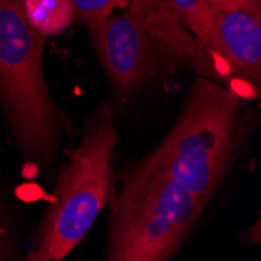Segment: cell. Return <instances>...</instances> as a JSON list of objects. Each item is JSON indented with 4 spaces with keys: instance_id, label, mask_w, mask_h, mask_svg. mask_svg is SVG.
<instances>
[{
    "instance_id": "cell-12",
    "label": "cell",
    "mask_w": 261,
    "mask_h": 261,
    "mask_svg": "<svg viewBox=\"0 0 261 261\" xmlns=\"http://www.w3.org/2000/svg\"><path fill=\"white\" fill-rule=\"evenodd\" d=\"M132 4H141V2H147V0H130Z\"/></svg>"
},
{
    "instance_id": "cell-1",
    "label": "cell",
    "mask_w": 261,
    "mask_h": 261,
    "mask_svg": "<svg viewBox=\"0 0 261 261\" xmlns=\"http://www.w3.org/2000/svg\"><path fill=\"white\" fill-rule=\"evenodd\" d=\"M241 135L238 92L199 79L172 128L142 160L177 180L206 206L230 169Z\"/></svg>"
},
{
    "instance_id": "cell-3",
    "label": "cell",
    "mask_w": 261,
    "mask_h": 261,
    "mask_svg": "<svg viewBox=\"0 0 261 261\" xmlns=\"http://www.w3.org/2000/svg\"><path fill=\"white\" fill-rule=\"evenodd\" d=\"M105 72L121 96L156 79L166 69L197 64L202 47L168 0L132 4L89 29Z\"/></svg>"
},
{
    "instance_id": "cell-8",
    "label": "cell",
    "mask_w": 261,
    "mask_h": 261,
    "mask_svg": "<svg viewBox=\"0 0 261 261\" xmlns=\"http://www.w3.org/2000/svg\"><path fill=\"white\" fill-rule=\"evenodd\" d=\"M197 44L213 52V8L210 0H168Z\"/></svg>"
},
{
    "instance_id": "cell-2",
    "label": "cell",
    "mask_w": 261,
    "mask_h": 261,
    "mask_svg": "<svg viewBox=\"0 0 261 261\" xmlns=\"http://www.w3.org/2000/svg\"><path fill=\"white\" fill-rule=\"evenodd\" d=\"M203 210L183 185L141 160L116 193L107 261H169Z\"/></svg>"
},
{
    "instance_id": "cell-6",
    "label": "cell",
    "mask_w": 261,
    "mask_h": 261,
    "mask_svg": "<svg viewBox=\"0 0 261 261\" xmlns=\"http://www.w3.org/2000/svg\"><path fill=\"white\" fill-rule=\"evenodd\" d=\"M213 8V55L253 85L261 80L259 0H225Z\"/></svg>"
},
{
    "instance_id": "cell-7",
    "label": "cell",
    "mask_w": 261,
    "mask_h": 261,
    "mask_svg": "<svg viewBox=\"0 0 261 261\" xmlns=\"http://www.w3.org/2000/svg\"><path fill=\"white\" fill-rule=\"evenodd\" d=\"M22 10L30 25L42 36H55L75 20L72 0H22Z\"/></svg>"
},
{
    "instance_id": "cell-4",
    "label": "cell",
    "mask_w": 261,
    "mask_h": 261,
    "mask_svg": "<svg viewBox=\"0 0 261 261\" xmlns=\"http://www.w3.org/2000/svg\"><path fill=\"white\" fill-rule=\"evenodd\" d=\"M44 45L45 36L25 19L22 0H0V102L17 144L49 163L61 119L44 80Z\"/></svg>"
},
{
    "instance_id": "cell-9",
    "label": "cell",
    "mask_w": 261,
    "mask_h": 261,
    "mask_svg": "<svg viewBox=\"0 0 261 261\" xmlns=\"http://www.w3.org/2000/svg\"><path fill=\"white\" fill-rule=\"evenodd\" d=\"M75 19L88 29L97 25L110 17L116 10H124L130 5V0H72Z\"/></svg>"
},
{
    "instance_id": "cell-11",
    "label": "cell",
    "mask_w": 261,
    "mask_h": 261,
    "mask_svg": "<svg viewBox=\"0 0 261 261\" xmlns=\"http://www.w3.org/2000/svg\"><path fill=\"white\" fill-rule=\"evenodd\" d=\"M222 2H225V0H210V5H211V7H215V5H219V4H222Z\"/></svg>"
},
{
    "instance_id": "cell-10",
    "label": "cell",
    "mask_w": 261,
    "mask_h": 261,
    "mask_svg": "<svg viewBox=\"0 0 261 261\" xmlns=\"http://www.w3.org/2000/svg\"><path fill=\"white\" fill-rule=\"evenodd\" d=\"M27 261H52V259L49 258V253H47L45 247L39 244L38 249L30 252V255L27 256Z\"/></svg>"
},
{
    "instance_id": "cell-5",
    "label": "cell",
    "mask_w": 261,
    "mask_h": 261,
    "mask_svg": "<svg viewBox=\"0 0 261 261\" xmlns=\"http://www.w3.org/2000/svg\"><path fill=\"white\" fill-rule=\"evenodd\" d=\"M117 133L114 110L102 103L92 113L77 149L57 178L54 202L39 228L41 246L52 261L64 259L86 236L111 194V156Z\"/></svg>"
}]
</instances>
